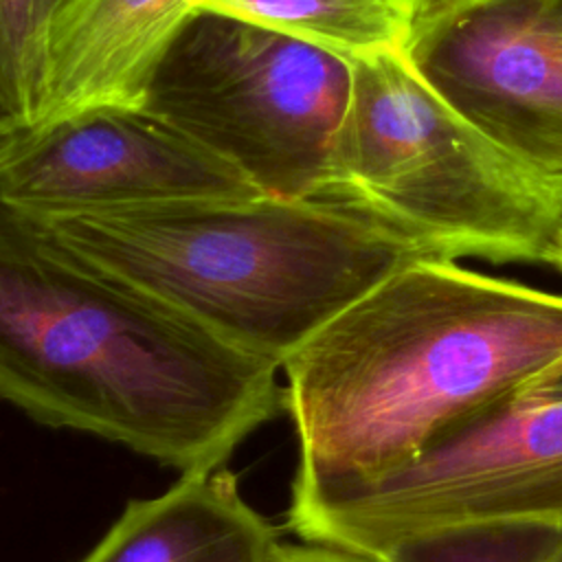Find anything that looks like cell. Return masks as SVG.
Returning <instances> with one entry per match:
<instances>
[{
  "label": "cell",
  "instance_id": "obj_5",
  "mask_svg": "<svg viewBox=\"0 0 562 562\" xmlns=\"http://www.w3.org/2000/svg\"><path fill=\"white\" fill-rule=\"evenodd\" d=\"M345 57L198 7L162 50L140 108L246 173L263 195L316 198L347 110Z\"/></svg>",
  "mask_w": 562,
  "mask_h": 562
},
{
  "label": "cell",
  "instance_id": "obj_13",
  "mask_svg": "<svg viewBox=\"0 0 562 562\" xmlns=\"http://www.w3.org/2000/svg\"><path fill=\"white\" fill-rule=\"evenodd\" d=\"M384 562H562V531L507 533L413 547Z\"/></svg>",
  "mask_w": 562,
  "mask_h": 562
},
{
  "label": "cell",
  "instance_id": "obj_9",
  "mask_svg": "<svg viewBox=\"0 0 562 562\" xmlns=\"http://www.w3.org/2000/svg\"><path fill=\"white\" fill-rule=\"evenodd\" d=\"M204 0H61L55 13L37 130L97 108H140L178 29Z\"/></svg>",
  "mask_w": 562,
  "mask_h": 562
},
{
  "label": "cell",
  "instance_id": "obj_6",
  "mask_svg": "<svg viewBox=\"0 0 562 562\" xmlns=\"http://www.w3.org/2000/svg\"><path fill=\"white\" fill-rule=\"evenodd\" d=\"M288 527L373 562L437 542L562 531V400L529 391L503 400L406 465L290 507Z\"/></svg>",
  "mask_w": 562,
  "mask_h": 562
},
{
  "label": "cell",
  "instance_id": "obj_10",
  "mask_svg": "<svg viewBox=\"0 0 562 562\" xmlns=\"http://www.w3.org/2000/svg\"><path fill=\"white\" fill-rule=\"evenodd\" d=\"M277 531L224 470L184 472L165 494L132 501L81 562H268Z\"/></svg>",
  "mask_w": 562,
  "mask_h": 562
},
{
  "label": "cell",
  "instance_id": "obj_4",
  "mask_svg": "<svg viewBox=\"0 0 562 562\" xmlns=\"http://www.w3.org/2000/svg\"><path fill=\"white\" fill-rule=\"evenodd\" d=\"M349 66V101L316 198L373 217L424 255L540 263L562 176L479 130L406 50Z\"/></svg>",
  "mask_w": 562,
  "mask_h": 562
},
{
  "label": "cell",
  "instance_id": "obj_8",
  "mask_svg": "<svg viewBox=\"0 0 562 562\" xmlns=\"http://www.w3.org/2000/svg\"><path fill=\"white\" fill-rule=\"evenodd\" d=\"M406 55L501 147L562 176V33L542 0H435L415 15Z\"/></svg>",
  "mask_w": 562,
  "mask_h": 562
},
{
  "label": "cell",
  "instance_id": "obj_2",
  "mask_svg": "<svg viewBox=\"0 0 562 562\" xmlns=\"http://www.w3.org/2000/svg\"><path fill=\"white\" fill-rule=\"evenodd\" d=\"M277 371L0 204V400L209 472L283 411Z\"/></svg>",
  "mask_w": 562,
  "mask_h": 562
},
{
  "label": "cell",
  "instance_id": "obj_15",
  "mask_svg": "<svg viewBox=\"0 0 562 562\" xmlns=\"http://www.w3.org/2000/svg\"><path fill=\"white\" fill-rule=\"evenodd\" d=\"M540 263L551 266L558 272H562V180H560V191H558L551 226H549V233H547V239L542 246Z\"/></svg>",
  "mask_w": 562,
  "mask_h": 562
},
{
  "label": "cell",
  "instance_id": "obj_11",
  "mask_svg": "<svg viewBox=\"0 0 562 562\" xmlns=\"http://www.w3.org/2000/svg\"><path fill=\"white\" fill-rule=\"evenodd\" d=\"M259 26L292 35L347 61L406 50L415 11L402 0H204Z\"/></svg>",
  "mask_w": 562,
  "mask_h": 562
},
{
  "label": "cell",
  "instance_id": "obj_17",
  "mask_svg": "<svg viewBox=\"0 0 562 562\" xmlns=\"http://www.w3.org/2000/svg\"><path fill=\"white\" fill-rule=\"evenodd\" d=\"M544 11L549 15V20L558 26V31L562 33V0H542Z\"/></svg>",
  "mask_w": 562,
  "mask_h": 562
},
{
  "label": "cell",
  "instance_id": "obj_16",
  "mask_svg": "<svg viewBox=\"0 0 562 562\" xmlns=\"http://www.w3.org/2000/svg\"><path fill=\"white\" fill-rule=\"evenodd\" d=\"M529 393L536 395H544V397H555L562 400V367H558L555 371H551L547 378H542L540 382H536L531 389H527Z\"/></svg>",
  "mask_w": 562,
  "mask_h": 562
},
{
  "label": "cell",
  "instance_id": "obj_7",
  "mask_svg": "<svg viewBox=\"0 0 562 562\" xmlns=\"http://www.w3.org/2000/svg\"><path fill=\"white\" fill-rule=\"evenodd\" d=\"M263 193L235 165L143 108H97L0 140V204L61 217Z\"/></svg>",
  "mask_w": 562,
  "mask_h": 562
},
{
  "label": "cell",
  "instance_id": "obj_18",
  "mask_svg": "<svg viewBox=\"0 0 562 562\" xmlns=\"http://www.w3.org/2000/svg\"><path fill=\"white\" fill-rule=\"evenodd\" d=\"M402 2H406L413 11H415V15L419 13V11H424L428 4H432L435 0H402Z\"/></svg>",
  "mask_w": 562,
  "mask_h": 562
},
{
  "label": "cell",
  "instance_id": "obj_3",
  "mask_svg": "<svg viewBox=\"0 0 562 562\" xmlns=\"http://www.w3.org/2000/svg\"><path fill=\"white\" fill-rule=\"evenodd\" d=\"M31 220L228 347L279 369L378 281L424 255L327 198L198 200Z\"/></svg>",
  "mask_w": 562,
  "mask_h": 562
},
{
  "label": "cell",
  "instance_id": "obj_1",
  "mask_svg": "<svg viewBox=\"0 0 562 562\" xmlns=\"http://www.w3.org/2000/svg\"><path fill=\"white\" fill-rule=\"evenodd\" d=\"M562 367V294L417 255L285 362L290 507L375 481Z\"/></svg>",
  "mask_w": 562,
  "mask_h": 562
},
{
  "label": "cell",
  "instance_id": "obj_14",
  "mask_svg": "<svg viewBox=\"0 0 562 562\" xmlns=\"http://www.w3.org/2000/svg\"><path fill=\"white\" fill-rule=\"evenodd\" d=\"M268 562H373L364 555L325 547V544H277Z\"/></svg>",
  "mask_w": 562,
  "mask_h": 562
},
{
  "label": "cell",
  "instance_id": "obj_19",
  "mask_svg": "<svg viewBox=\"0 0 562 562\" xmlns=\"http://www.w3.org/2000/svg\"><path fill=\"white\" fill-rule=\"evenodd\" d=\"M7 136V123H4V119H2V114H0V140Z\"/></svg>",
  "mask_w": 562,
  "mask_h": 562
},
{
  "label": "cell",
  "instance_id": "obj_12",
  "mask_svg": "<svg viewBox=\"0 0 562 562\" xmlns=\"http://www.w3.org/2000/svg\"><path fill=\"white\" fill-rule=\"evenodd\" d=\"M61 0H0V114L7 132L37 112L50 26Z\"/></svg>",
  "mask_w": 562,
  "mask_h": 562
}]
</instances>
